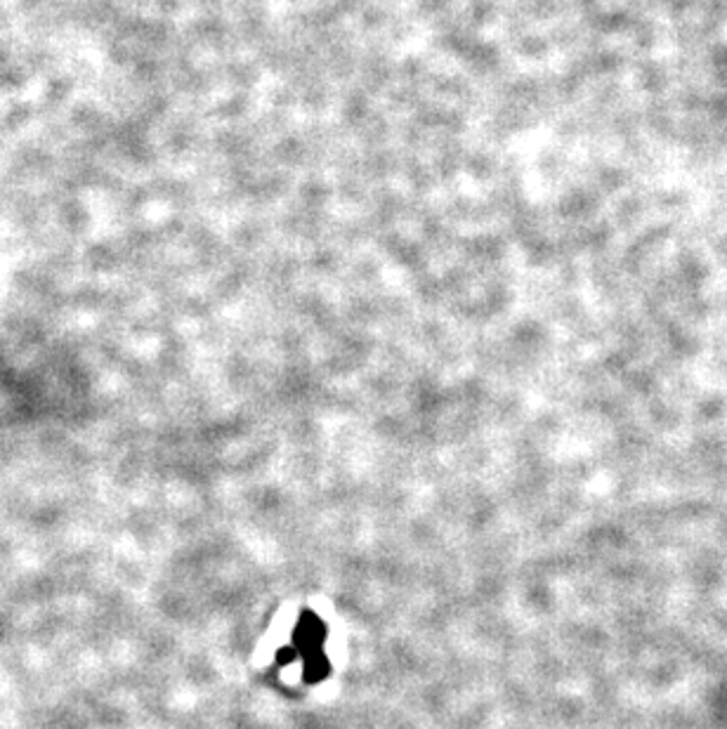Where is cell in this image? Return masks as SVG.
<instances>
[{
  "label": "cell",
  "instance_id": "1",
  "mask_svg": "<svg viewBox=\"0 0 727 729\" xmlns=\"http://www.w3.org/2000/svg\"><path fill=\"white\" fill-rule=\"evenodd\" d=\"M321 639H324V626L319 623L317 616H305L300 621L298 630H295V647H298L300 654L310 656V654L319 652Z\"/></svg>",
  "mask_w": 727,
  "mask_h": 729
}]
</instances>
